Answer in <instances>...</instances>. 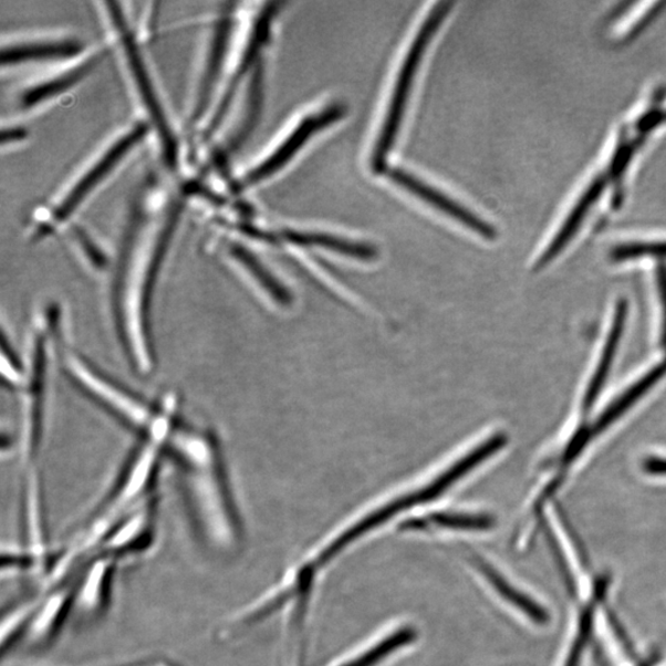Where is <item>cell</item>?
Returning a JSON list of instances; mask_svg holds the SVG:
<instances>
[{
  "instance_id": "cell-31",
  "label": "cell",
  "mask_w": 666,
  "mask_h": 666,
  "mask_svg": "<svg viewBox=\"0 0 666 666\" xmlns=\"http://www.w3.org/2000/svg\"><path fill=\"white\" fill-rule=\"evenodd\" d=\"M608 621H610V625L612 626V628H614L615 633H616V637L618 638V641L622 643L623 648H625L627 651V653L629 655H633V647H632V643L629 642L625 629H623L621 623L618 622L617 617H615L614 615L610 614L608 615Z\"/></svg>"
},
{
  "instance_id": "cell-14",
  "label": "cell",
  "mask_w": 666,
  "mask_h": 666,
  "mask_svg": "<svg viewBox=\"0 0 666 666\" xmlns=\"http://www.w3.org/2000/svg\"><path fill=\"white\" fill-rule=\"evenodd\" d=\"M627 316L628 303L626 300H620L615 309L614 320H612L604 351L601 353V358L597 363L594 377L591 378L585 392L583 402L584 413H589L591 409H593L599 399L601 391L604 389L612 364H614L616 358L623 331H625L626 327Z\"/></svg>"
},
{
  "instance_id": "cell-28",
  "label": "cell",
  "mask_w": 666,
  "mask_h": 666,
  "mask_svg": "<svg viewBox=\"0 0 666 666\" xmlns=\"http://www.w3.org/2000/svg\"><path fill=\"white\" fill-rule=\"evenodd\" d=\"M74 235H76V239L81 244L82 251L85 258H87L90 264L94 268V270L103 271L106 266V260L103 252L98 249V247L95 246V243L92 242L89 236L85 235L81 229L74 230Z\"/></svg>"
},
{
  "instance_id": "cell-22",
  "label": "cell",
  "mask_w": 666,
  "mask_h": 666,
  "mask_svg": "<svg viewBox=\"0 0 666 666\" xmlns=\"http://www.w3.org/2000/svg\"><path fill=\"white\" fill-rule=\"evenodd\" d=\"M23 350L17 347L12 336L8 335L7 327L2 331V379L10 392L18 393L24 381Z\"/></svg>"
},
{
  "instance_id": "cell-24",
  "label": "cell",
  "mask_w": 666,
  "mask_h": 666,
  "mask_svg": "<svg viewBox=\"0 0 666 666\" xmlns=\"http://www.w3.org/2000/svg\"><path fill=\"white\" fill-rule=\"evenodd\" d=\"M416 638L415 629L410 627L402 628L389 637H386L382 642L377 644V646L372 647L367 652L360 655L358 658L353 659L348 664L342 666H374L382 662L384 658L389 657L392 653L397 649H400L407 644H410Z\"/></svg>"
},
{
  "instance_id": "cell-21",
  "label": "cell",
  "mask_w": 666,
  "mask_h": 666,
  "mask_svg": "<svg viewBox=\"0 0 666 666\" xmlns=\"http://www.w3.org/2000/svg\"><path fill=\"white\" fill-rule=\"evenodd\" d=\"M81 46L77 42H41V44H24L4 49L2 52V63L13 64L18 62L49 59L66 58L79 52Z\"/></svg>"
},
{
  "instance_id": "cell-16",
  "label": "cell",
  "mask_w": 666,
  "mask_h": 666,
  "mask_svg": "<svg viewBox=\"0 0 666 666\" xmlns=\"http://www.w3.org/2000/svg\"><path fill=\"white\" fill-rule=\"evenodd\" d=\"M235 262L251 275L253 281L261 288L262 292L279 308H289L293 304V295L290 290L268 268L240 243H233L229 249Z\"/></svg>"
},
{
  "instance_id": "cell-34",
  "label": "cell",
  "mask_w": 666,
  "mask_h": 666,
  "mask_svg": "<svg viewBox=\"0 0 666 666\" xmlns=\"http://www.w3.org/2000/svg\"><path fill=\"white\" fill-rule=\"evenodd\" d=\"M663 122H666V112H665V113H662V123H663Z\"/></svg>"
},
{
  "instance_id": "cell-3",
  "label": "cell",
  "mask_w": 666,
  "mask_h": 666,
  "mask_svg": "<svg viewBox=\"0 0 666 666\" xmlns=\"http://www.w3.org/2000/svg\"><path fill=\"white\" fill-rule=\"evenodd\" d=\"M66 326L64 311L56 303L39 308L29 321L23 345L24 381L17 393L18 456L23 469L39 466L48 429L51 373L59 365L61 342L67 335Z\"/></svg>"
},
{
  "instance_id": "cell-9",
  "label": "cell",
  "mask_w": 666,
  "mask_h": 666,
  "mask_svg": "<svg viewBox=\"0 0 666 666\" xmlns=\"http://www.w3.org/2000/svg\"><path fill=\"white\" fill-rule=\"evenodd\" d=\"M666 374V360L655 365L643 378L631 385L629 388L620 395L617 399L612 403L607 409L601 414L593 426L585 429L583 434H580L571 446L568 447L564 459L562 460V468L568 467L576 459L580 452L586 447L591 439H595L597 436L606 431V429L618 418L625 415L633 405H635L644 394H647L655 384L665 377Z\"/></svg>"
},
{
  "instance_id": "cell-32",
  "label": "cell",
  "mask_w": 666,
  "mask_h": 666,
  "mask_svg": "<svg viewBox=\"0 0 666 666\" xmlns=\"http://www.w3.org/2000/svg\"><path fill=\"white\" fill-rule=\"evenodd\" d=\"M25 131L21 127L6 128L2 133L3 144H13L25 137Z\"/></svg>"
},
{
  "instance_id": "cell-12",
  "label": "cell",
  "mask_w": 666,
  "mask_h": 666,
  "mask_svg": "<svg viewBox=\"0 0 666 666\" xmlns=\"http://www.w3.org/2000/svg\"><path fill=\"white\" fill-rule=\"evenodd\" d=\"M146 133V125L142 124L136 126L131 134L125 135L121 142H117L110 152L93 166L89 174L84 175L77 185L73 187L70 195L63 199L55 212L56 220L66 219L69 215L77 208L79 204L87 197L89 192H91L107 174H110L116 164H119V160L131 152L132 147H134Z\"/></svg>"
},
{
  "instance_id": "cell-27",
  "label": "cell",
  "mask_w": 666,
  "mask_h": 666,
  "mask_svg": "<svg viewBox=\"0 0 666 666\" xmlns=\"http://www.w3.org/2000/svg\"><path fill=\"white\" fill-rule=\"evenodd\" d=\"M262 69L258 67L253 74L251 91L249 95V111L244 117L243 125L238 136H236V145L241 144L246 136L252 132L256 124V117L261 111L262 102Z\"/></svg>"
},
{
  "instance_id": "cell-29",
  "label": "cell",
  "mask_w": 666,
  "mask_h": 666,
  "mask_svg": "<svg viewBox=\"0 0 666 666\" xmlns=\"http://www.w3.org/2000/svg\"><path fill=\"white\" fill-rule=\"evenodd\" d=\"M657 284L660 296L663 320H662V346L666 350V263L659 262L657 267Z\"/></svg>"
},
{
  "instance_id": "cell-33",
  "label": "cell",
  "mask_w": 666,
  "mask_h": 666,
  "mask_svg": "<svg viewBox=\"0 0 666 666\" xmlns=\"http://www.w3.org/2000/svg\"><path fill=\"white\" fill-rule=\"evenodd\" d=\"M654 665V659L649 660L648 663L644 664L643 666H653Z\"/></svg>"
},
{
  "instance_id": "cell-23",
  "label": "cell",
  "mask_w": 666,
  "mask_h": 666,
  "mask_svg": "<svg viewBox=\"0 0 666 666\" xmlns=\"http://www.w3.org/2000/svg\"><path fill=\"white\" fill-rule=\"evenodd\" d=\"M427 522L437 528L465 531H488L496 525V519L487 513L437 512L428 516Z\"/></svg>"
},
{
  "instance_id": "cell-13",
  "label": "cell",
  "mask_w": 666,
  "mask_h": 666,
  "mask_svg": "<svg viewBox=\"0 0 666 666\" xmlns=\"http://www.w3.org/2000/svg\"><path fill=\"white\" fill-rule=\"evenodd\" d=\"M470 563L476 565L479 573L486 576L488 583L492 589L497 590V593L508 604L518 608L522 615L528 617L537 626L544 627L550 625L551 615L543 606L537 603L535 600L522 593V591L512 585L509 580L500 574L497 568H493L485 558L478 554H470Z\"/></svg>"
},
{
  "instance_id": "cell-4",
  "label": "cell",
  "mask_w": 666,
  "mask_h": 666,
  "mask_svg": "<svg viewBox=\"0 0 666 666\" xmlns=\"http://www.w3.org/2000/svg\"><path fill=\"white\" fill-rule=\"evenodd\" d=\"M166 461L165 448L155 439H136L119 475L107 491L70 552L85 561L100 551L106 537L145 503L156 499V489Z\"/></svg>"
},
{
  "instance_id": "cell-20",
  "label": "cell",
  "mask_w": 666,
  "mask_h": 666,
  "mask_svg": "<svg viewBox=\"0 0 666 666\" xmlns=\"http://www.w3.org/2000/svg\"><path fill=\"white\" fill-rule=\"evenodd\" d=\"M228 20L221 21V23L217 28V31H215V37L209 53L208 66L206 73H204L200 91L198 94L197 105L195 110V119H197V117H199L204 113V111H206V106L209 102L215 81H217L220 71L225 49H227L230 32V21Z\"/></svg>"
},
{
  "instance_id": "cell-26",
  "label": "cell",
  "mask_w": 666,
  "mask_h": 666,
  "mask_svg": "<svg viewBox=\"0 0 666 666\" xmlns=\"http://www.w3.org/2000/svg\"><path fill=\"white\" fill-rule=\"evenodd\" d=\"M642 257H666V242H653V243H627L617 246L616 249L611 252V260L614 262H625L631 260H637Z\"/></svg>"
},
{
  "instance_id": "cell-2",
  "label": "cell",
  "mask_w": 666,
  "mask_h": 666,
  "mask_svg": "<svg viewBox=\"0 0 666 666\" xmlns=\"http://www.w3.org/2000/svg\"><path fill=\"white\" fill-rule=\"evenodd\" d=\"M67 336L61 342L59 368L85 399L136 439L157 438L175 422L183 407L178 392L167 389L154 397L139 393L74 348Z\"/></svg>"
},
{
  "instance_id": "cell-8",
  "label": "cell",
  "mask_w": 666,
  "mask_h": 666,
  "mask_svg": "<svg viewBox=\"0 0 666 666\" xmlns=\"http://www.w3.org/2000/svg\"><path fill=\"white\" fill-rule=\"evenodd\" d=\"M107 7L111 8V14L119 30L124 31V48L127 56L128 63H131L133 76L136 81L139 94L143 96V101L147 107V112L152 115L153 121L157 127L160 143H163L164 153L166 160L169 165H175L176 163V142L174 135H171L169 131V126L166 121V116L163 111V106H160L154 85L152 81H149L144 61L142 55L137 50V46L134 42V39L131 34L125 30L123 13L121 9L117 10V4L110 3Z\"/></svg>"
},
{
  "instance_id": "cell-10",
  "label": "cell",
  "mask_w": 666,
  "mask_h": 666,
  "mask_svg": "<svg viewBox=\"0 0 666 666\" xmlns=\"http://www.w3.org/2000/svg\"><path fill=\"white\" fill-rule=\"evenodd\" d=\"M347 113V107L343 104H335L319 114L309 116L295 131L279 146L277 152L268 157L260 166H257L246 177V185L252 186L256 183L272 176L281 169L290 158H292L300 148L309 142V138L322 131V128L341 119Z\"/></svg>"
},
{
  "instance_id": "cell-11",
  "label": "cell",
  "mask_w": 666,
  "mask_h": 666,
  "mask_svg": "<svg viewBox=\"0 0 666 666\" xmlns=\"http://www.w3.org/2000/svg\"><path fill=\"white\" fill-rule=\"evenodd\" d=\"M389 178L413 195L428 202L429 206L437 208L440 211L449 215L450 218L466 225L470 230L476 231L482 238L488 240L497 239V230L485 220H481L478 215L460 206L456 200L450 199L444 192L426 185L423 180L414 177L407 171L393 168L388 170Z\"/></svg>"
},
{
  "instance_id": "cell-18",
  "label": "cell",
  "mask_w": 666,
  "mask_h": 666,
  "mask_svg": "<svg viewBox=\"0 0 666 666\" xmlns=\"http://www.w3.org/2000/svg\"><path fill=\"white\" fill-rule=\"evenodd\" d=\"M274 7L275 4H271L270 7H268L261 14L260 19H258V23L256 24V29L253 32V37L250 41L249 49H247L244 58L242 59V62L240 64L239 71L238 73H236V76L233 77V81L231 82L227 94H225L223 96V100L219 106V111L214 116V119L210 125V132H214L215 128H217V126L221 123L222 117L225 113H227V110L232 101L235 90L236 87H238V84L240 83L243 73L251 67V64L257 59L258 51H260V49L262 48L263 42L268 35V30H270L271 20L275 13Z\"/></svg>"
},
{
  "instance_id": "cell-19",
  "label": "cell",
  "mask_w": 666,
  "mask_h": 666,
  "mask_svg": "<svg viewBox=\"0 0 666 666\" xmlns=\"http://www.w3.org/2000/svg\"><path fill=\"white\" fill-rule=\"evenodd\" d=\"M610 582L608 575L600 576L596 580L594 596L582 611V615H580L576 636L571 651H569L564 666H580V663H582L591 636H593L597 605L606 596Z\"/></svg>"
},
{
  "instance_id": "cell-25",
  "label": "cell",
  "mask_w": 666,
  "mask_h": 666,
  "mask_svg": "<svg viewBox=\"0 0 666 666\" xmlns=\"http://www.w3.org/2000/svg\"><path fill=\"white\" fill-rule=\"evenodd\" d=\"M95 62L96 60L94 59L83 64L81 69H77L76 71L66 74V76L58 79L56 81L39 85V87L28 91L27 93H24L23 96H21V102H23L25 106L35 105L40 102H44L45 100L51 98V96L53 95L69 90L70 87H72L73 84H76L81 79L85 76V74L90 72V70L94 66Z\"/></svg>"
},
{
  "instance_id": "cell-6",
  "label": "cell",
  "mask_w": 666,
  "mask_h": 666,
  "mask_svg": "<svg viewBox=\"0 0 666 666\" xmlns=\"http://www.w3.org/2000/svg\"><path fill=\"white\" fill-rule=\"evenodd\" d=\"M452 6V2H440L434 8L420 31H418L409 53H407L399 77H397L388 114H386L377 145H375L372 154L371 166L374 174H384L386 168H388V166H386V159H388L397 133H399L406 103L407 100H409L417 69L420 66L422 59L429 41H431L438 28L449 14V10Z\"/></svg>"
},
{
  "instance_id": "cell-30",
  "label": "cell",
  "mask_w": 666,
  "mask_h": 666,
  "mask_svg": "<svg viewBox=\"0 0 666 666\" xmlns=\"http://www.w3.org/2000/svg\"><path fill=\"white\" fill-rule=\"evenodd\" d=\"M642 468L653 477H666V458L648 457L643 460Z\"/></svg>"
},
{
  "instance_id": "cell-5",
  "label": "cell",
  "mask_w": 666,
  "mask_h": 666,
  "mask_svg": "<svg viewBox=\"0 0 666 666\" xmlns=\"http://www.w3.org/2000/svg\"><path fill=\"white\" fill-rule=\"evenodd\" d=\"M508 436L504 434H497L489 437L485 443L472 448L466 456L460 457L456 464L440 472V475L436 479L429 481L427 486L409 492L407 496L397 498L371 514L365 516L364 519L340 534L336 540H333L325 550L320 553L316 560V566L329 564L333 558L337 556L353 541H357L362 535L367 534L374 529H378L379 525L388 522L403 511L420 507V504L434 501L440 496H444V493L455 487L458 481L466 478L470 471L477 469L480 465L485 464V461L499 454L500 450L508 445Z\"/></svg>"
},
{
  "instance_id": "cell-17",
  "label": "cell",
  "mask_w": 666,
  "mask_h": 666,
  "mask_svg": "<svg viewBox=\"0 0 666 666\" xmlns=\"http://www.w3.org/2000/svg\"><path fill=\"white\" fill-rule=\"evenodd\" d=\"M282 238L293 244L321 247L365 262L374 261L378 257V250L373 244L341 239L329 233L285 230L282 232Z\"/></svg>"
},
{
  "instance_id": "cell-7",
  "label": "cell",
  "mask_w": 666,
  "mask_h": 666,
  "mask_svg": "<svg viewBox=\"0 0 666 666\" xmlns=\"http://www.w3.org/2000/svg\"><path fill=\"white\" fill-rule=\"evenodd\" d=\"M21 502L27 531V547L32 572L40 574L49 568V548L44 521V490L39 466L23 469L21 479Z\"/></svg>"
},
{
  "instance_id": "cell-15",
  "label": "cell",
  "mask_w": 666,
  "mask_h": 666,
  "mask_svg": "<svg viewBox=\"0 0 666 666\" xmlns=\"http://www.w3.org/2000/svg\"><path fill=\"white\" fill-rule=\"evenodd\" d=\"M611 180L607 171L604 175L597 176L593 183L589 186L582 199L576 204L571 215H569L563 228L556 233L555 239L552 241L545 252L541 256L539 262L535 263V270H540L545 264L554 260L560 254L565 246L571 242L573 236L579 230L580 223L583 222L587 211L599 200L600 196L603 195L607 183Z\"/></svg>"
},
{
  "instance_id": "cell-1",
  "label": "cell",
  "mask_w": 666,
  "mask_h": 666,
  "mask_svg": "<svg viewBox=\"0 0 666 666\" xmlns=\"http://www.w3.org/2000/svg\"><path fill=\"white\" fill-rule=\"evenodd\" d=\"M189 518L211 551L228 555L240 542L241 525L221 438L211 426L181 418L165 447Z\"/></svg>"
}]
</instances>
